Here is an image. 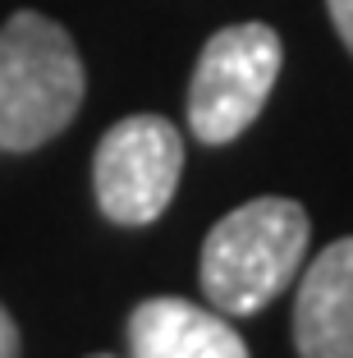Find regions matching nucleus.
Returning a JSON list of instances; mask_svg holds the SVG:
<instances>
[{
	"label": "nucleus",
	"mask_w": 353,
	"mask_h": 358,
	"mask_svg": "<svg viewBox=\"0 0 353 358\" xmlns=\"http://www.w3.org/2000/svg\"><path fill=\"white\" fill-rule=\"evenodd\" d=\"M87 74L73 37L37 10L0 23V152H32L78 115Z\"/></svg>",
	"instance_id": "f257e3e1"
},
{
	"label": "nucleus",
	"mask_w": 353,
	"mask_h": 358,
	"mask_svg": "<svg viewBox=\"0 0 353 358\" xmlns=\"http://www.w3.org/2000/svg\"><path fill=\"white\" fill-rule=\"evenodd\" d=\"M298 358H353V239L312 257L294 299Z\"/></svg>",
	"instance_id": "39448f33"
},
{
	"label": "nucleus",
	"mask_w": 353,
	"mask_h": 358,
	"mask_svg": "<svg viewBox=\"0 0 353 358\" xmlns=\"http://www.w3.org/2000/svg\"><path fill=\"white\" fill-rule=\"evenodd\" d=\"M92 358H115V354H92Z\"/></svg>",
	"instance_id": "1a4fd4ad"
},
{
	"label": "nucleus",
	"mask_w": 353,
	"mask_h": 358,
	"mask_svg": "<svg viewBox=\"0 0 353 358\" xmlns=\"http://www.w3.org/2000/svg\"><path fill=\"white\" fill-rule=\"evenodd\" d=\"M280 37L266 23L220 28L198 55L188 83V129L198 143H234L261 115L275 74H280Z\"/></svg>",
	"instance_id": "7ed1b4c3"
},
{
	"label": "nucleus",
	"mask_w": 353,
	"mask_h": 358,
	"mask_svg": "<svg viewBox=\"0 0 353 358\" xmlns=\"http://www.w3.org/2000/svg\"><path fill=\"white\" fill-rule=\"evenodd\" d=\"M326 10H331V23H335V32H340V42L349 46V55H353V0H326Z\"/></svg>",
	"instance_id": "0eeeda50"
},
{
	"label": "nucleus",
	"mask_w": 353,
	"mask_h": 358,
	"mask_svg": "<svg viewBox=\"0 0 353 358\" xmlns=\"http://www.w3.org/2000/svg\"><path fill=\"white\" fill-rule=\"evenodd\" d=\"M129 358H248V345L220 313L188 299H147L129 313Z\"/></svg>",
	"instance_id": "423d86ee"
},
{
	"label": "nucleus",
	"mask_w": 353,
	"mask_h": 358,
	"mask_svg": "<svg viewBox=\"0 0 353 358\" xmlns=\"http://www.w3.org/2000/svg\"><path fill=\"white\" fill-rule=\"evenodd\" d=\"M308 253V211L294 198H257L211 225L202 243V289L225 317L261 313L289 289Z\"/></svg>",
	"instance_id": "f03ea898"
},
{
	"label": "nucleus",
	"mask_w": 353,
	"mask_h": 358,
	"mask_svg": "<svg viewBox=\"0 0 353 358\" xmlns=\"http://www.w3.org/2000/svg\"><path fill=\"white\" fill-rule=\"evenodd\" d=\"M184 170V138L166 115H129L96 143L92 189L115 225H147L170 207Z\"/></svg>",
	"instance_id": "20e7f679"
},
{
	"label": "nucleus",
	"mask_w": 353,
	"mask_h": 358,
	"mask_svg": "<svg viewBox=\"0 0 353 358\" xmlns=\"http://www.w3.org/2000/svg\"><path fill=\"white\" fill-rule=\"evenodd\" d=\"M0 358H19V327L5 313V303H0Z\"/></svg>",
	"instance_id": "6e6552de"
}]
</instances>
